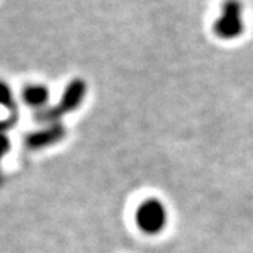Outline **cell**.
<instances>
[{
	"mask_svg": "<svg viewBox=\"0 0 253 253\" xmlns=\"http://www.w3.org/2000/svg\"><path fill=\"white\" fill-rule=\"evenodd\" d=\"M244 6L241 0H224L221 13L212 24V33L225 41L235 40L244 34Z\"/></svg>",
	"mask_w": 253,
	"mask_h": 253,
	"instance_id": "obj_1",
	"label": "cell"
},
{
	"mask_svg": "<svg viewBox=\"0 0 253 253\" xmlns=\"http://www.w3.org/2000/svg\"><path fill=\"white\" fill-rule=\"evenodd\" d=\"M135 219L139 229L144 234L156 235L162 232V229L166 225V221H168L166 208L159 200H145L136 210Z\"/></svg>",
	"mask_w": 253,
	"mask_h": 253,
	"instance_id": "obj_2",
	"label": "cell"
},
{
	"mask_svg": "<svg viewBox=\"0 0 253 253\" xmlns=\"http://www.w3.org/2000/svg\"><path fill=\"white\" fill-rule=\"evenodd\" d=\"M84 94H86V83L82 79H75L68 84V87L63 91L61 103L55 109L44 111L41 117H44V120L45 118L46 120H55L65 113H69L72 110L78 109L84 99Z\"/></svg>",
	"mask_w": 253,
	"mask_h": 253,
	"instance_id": "obj_3",
	"label": "cell"
},
{
	"mask_svg": "<svg viewBox=\"0 0 253 253\" xmlns=\"http://www.w3.org/2000/svg\"><path fill=\"white\" fill-rule=\"evenodd\" d=\"M65 135V129H63L62 126H51L49 129H45L42 132H38L36 135H33L30 138L28 144L31 145L33 148H40V146H45V145L54 144V142H58L62 136Z\"/></svg>",
	"mask_w": 253,
	"mask_h": 253,
	"instance_id": "obj_4",
	"label": "cell"
},
{
	"mask_svg": "<svg viewBox=\"0 0 253 253\" xmlns=\"http://www.w3.org/2000/svg\"><path fill=\"white\" fill-rule=\"evenodd\" d=\"M49 91L45 86L41 84H34V86H28L24 90V99L28 104L34 106V107H41L48 101Z\"/></svg>",
	"mask_w": 253,
	"mask_h": 253,
	"instance_id": "obj_5",
	"label": "cell"
},
{
	"mask_svg": "<svg viewBox=\"0 0 253 253\" xmlns=\"http://www.w3.org/2000/svg\"><path fill=\"white\" fill-rule=\"evenodd\" d=\"M0 103H3V104L10 103V90L6 86V83H3V82H0Z\"/></svg>",
	"mask_w": 253,
	"mask_h": 253,
	"instance_id": "obj_6",
	"label": "cell"
},
{
	"mask_svg": "<svg viewBox=\"0 0 253 253\" xmlns=\"http://www.w3.org/2000/svg\"><path fill=\"white\" fill-rule=\"evenodd\" d=\"M7 148V142H6V138H0V155L4 152V149Z\"/></svg>",
	"mask_w": 253,
	"mask_h": 253,
	"instance_id": "obj_7",
	"label": "cell"
}]
</instances>
